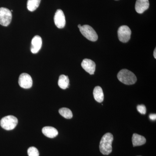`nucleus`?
<instances>
[{
    "instance_id": "obj_1",
    "label": "nucleus",
    "mask_w": 156,
    "mask_h": 156,
    "mask_svg": "<svg viewBox=\"0 0 156 156\" xmlns=\"http://www.w3.org/2000/svg\"><path fill=\"white\" fill-rule=\"evenodd\" d=\"M113 141V136L111 133H107L101 138L99 144V148L101 154L108 155L112 152V143Z\"/></svg>"
},
{
    "instance_id": "obj_2",
    "label": "nucleus",
    "mask_w": 156,
    "mask_h": 156,
    "mask_svg": "<svg viewBox=\"0 0 156 156\" xmlns=\"http://www.w3.org/2000/svg\"><path fill=\"white\" fill-rule=\"evenodd\" d=\"M117 77L120 82L126 85H133L136 83V78L134 73L127 69H123L118 73Z\"/></svg>"
},
{
    "instance_id": "obj_3",
    "label": "nucleus",
    "mask_w": 156,
    "mask_h": 156,
    "mask_svg": "<svg viewBox=\"0 0 156 156\" xmlns=\"http://www.w3.org/2000/svg\"><path fill=\"white\" fill-rule=\"evenodd\" d=\"M18 123L17 118L14 116L8 115L3 118L0 122L1 127L8 131L13 130Z\"/></svg>"
},
{
    "instance_id": "obj_4",
    "label": "nucleus",
    "mask_w": 156,
    "mask_h": 156,
    "mask_svg": "<svg viewBox=\"0 0 156 156\" xmlns=\"http://www.w3.org/2000/svg\"><path fill=\"white\" fill-rule=\"evenodd\" d=\"M79 29L81 34L89 41L95 42L98 40V36L97 33L93 28L90 26L83 25L81 26Z\"/></svg>"
},
{
    "instance_id": "obj_5",
    "label": "nucleus",
    "mask_w": 156,
    "mask_h": 156,
    "mask_svg": "<svg viewBox=\"0 0 156 156\" xmlns=\"http://www.w3.org/2000/svg\"><path fill=\"white\" fill-rule=\"evenodd\" d=\"M12 13L9 9L0 8V24L7 27L11 23L12 20Z\"/></svg>"
},
{
    "instance_id": "obj_6",
    "label": "nucleus",
    "mask_w": 156,
    "mask_h": 156,
    "mask_svg": "<svg viewBox=\"0 0 156 156\" xmlns=\"http://www.w3.org/2000/svg\"><path fill=\"white\" fill-rule=\"evenodd\" d=\"M131 29L127 26H122L118 30L119 40L123 43H127L129 41L131 38Z\"/></svg>"
},
{
    "instance_id": "obj_7",
    "label": "nucleus",
    "mask_w": 156,
    "mask_h": 156,
    "mask_svg": "<svg viewBox=\"0 0 156 156\" xmlns=\"http://www.w3.org/2000/svg\"><path fill=\"white\" fill-rule=\"evenodd\" d=\"M18 83L21 88L25 89H30L32 87V79L28 74L23 73L20 76Z\"/></svg>"
},
{
    "instance_id": "obj_8",
    "label": "nucleus",
    "mask_w": 156,
    "mask_h": 156,
    "mask_svg": "<svg viewBox=\"0 0 156 156\" xmlns=\"http://www.w3.org/2000/svg\"><path fill=\"white\" fill-rule=\"evenodd\" d=\"M55 25L58 28H63L65 26V16L62 10L58 9L56 11L54 17Z\"/></svg>"
},
{
    "instance_id": "obj_9",
    "label": "nucleus",
    "mask_w": 156,
    "mask_h": 156,
    "mask_svg": "<svg viewBox=\"0 0 156 156\" xmlns=\"http://www.w3.org/2000/svg\"><path fill=\"white\" fill-rule=\"evenodd\" d=\"M81 66L90 75L94 74L96 67L94 61L91 59L85 58L82 62Z\"/></svg>"
},
{
    "instance_id": "obj_10",
    "label": "nucleus",
    "mask_w": 156,
    "mask_h": 156,
    "mask_svg": "<svg viewBox=\"0 0 156 156\" xmlns=\"http://www.w3.org/2000/svg\"><path fill=\"white\" fill-rule=\"evenodd\" d=\"M42 40L41 37L38 35L34 37L31 41L30 50L34 54L37 53L41 48Z\"/></svg>"
},
{
    "instance_id": "obj_11",
    "label": "nucleus",
    "mask_w": 156,
    "mask_h": 156,
    "mask_svg": "<svg viewBox=\"0 0 156 156\" xmlns=\"http://www.w3.org/2000/svg\"><path fill=\"white\" fill-rule=\"evenodd\" d=\"M149 7L148 0H136L135 9L138 14H142Z\"/></svg>"
},
{
    "instance_id": "obj_12",
    "label": "nucleus",
    "mask_w": 156,
    "mask_h": 156,
    "mask_svg": "<svg viewBox=\"0 0 156 156\" xmlns=\"http://www.w3.org/2000/svg\"><path fill=\"white\" fill-rule=\"evenodd\" d=\"M42 133L45 136L50 138H54L58 134V131L56 128L50 126H47L43 128Z\"/></svg>"
},
{
    "instance_id": "obj_13",
    "label": "nucleus",
    "mask_w": 156,
    "mask_h": 156,
    "mask_svg": "<svg viewBox=\"0 0 156 156\" xmlns=\"http://www.w3.org/2000/svg\"><path fill=\"white\" fill-rule=\"evenodd\" d=\"M133 146H139L145 144L146 140L144 136L137 134H133L132 138Z\"/></svg>"
},
{
    "instance_id": "obj_14",
    "label": "nucleus",
    "mask_w": 156,
    "mask_h": 156,
    "mask_svg": "<svg viewBox=\"0 0 156 156\" xmlns=\"http://www.w3.org/2000/svg\"><path fill=\"white\" fill-rule=\"evenodd\" d=\"M93 95L95 101L99 103L102 102L104 100L103 90L101 87L97 86L94 88L93 90Z\"/></svg>"
},
{
    "instance_id": "obj_15",
    "label": "nucleus",
    "mask_w": 156,
    "mask_h": 156,
    "mask_svg": "<svg viewBox=\"0 0 156 156\" xmlns=\"http://www.w3.org/2000/svg\"><path fill=\"white\" fill-rule=\"evenodd\" d=\"M58 86L61 89H66L68 88L69 85V80L67 76L62 75L59 76L58 80Z\"/></svg>"
},
{
    "instance_id": "obj_16",
    "label": "nucleus",
    "mask_w": 156,
    "mask_h": 156,
    "mask_svg": "<svg viewBox=\"0 0 156 156\" xmlns=\"http://www.w3.org/2000/svg\"><path fill=\"white\" fill-rule=\"evenodd\" d=\"M41 0H28L27 2V8L29 11H34L39 6Z\"/></svg>"
},
{
    "instance_id": "obj_17",
    "label": "nucleus",
    "mask_w": 156,
    "mask_h": 156,
    "mask_svg": "<svg viewBox=\"0 0 156 156\" xmlns=\"http://www.w3.org/2000/svg\"><path fill=\"white\" fill-rule=\"evenodd\" d=\"M59 113L62 117L66 119H71L73 116L72 112L69 109L66 108H62L58 111Z\"/></svg>"
},
{
    "instance_id": "obj_18",
    "label": "nucleus",
    "mask_w": 156,
    "mask_h": 156,
    "mask_svg": "<svg viewBox=\"0 0 156 156\" xmlns=\"http://www.w3.org/2000/svg\"><path fill=\"white\" fill-rule=\"evenodd\" d=\"M27 154L29 156H39V152L37 148L31 147L29 148L27 150Z\"/></svg>"
},
{
    "instance_id": "obj_19",
    "label": "nucleus",
    "mask_w": 156,
    "mask_h": 156,
    "mask_svg": "<svg viewBox=\"0 0 156 156\" xmlns=\"http://www.w3.org/2000/svg\"><path fill=\"white\" fill-rule=\"evenodd\" d=\"M137 111L140 114L143 115H145L146 113V108L145 105H138L136 107Z\"/></svg>"
},
{
    "instance_id": "obj_20",
    "label": "nucleus",
    "mask_w": 156,
    "mask_h": 156,
    "mask_svg": "<svg viewBox=\"0 0 156 156\" xmlns=\"http://www.w3.org/2000/svg\"><path fill=\"white\" fill-rule=\"evenodd\" d=\"M149 118L152 121H154L156 119V115L155 114H152L150 115Z\"/></svg>"
},
{
    "instance_id": "obj_21",
    "label": "nucleus",
    "mask_w": 156,
    "mask_h": 156,
    "mask_svg": "<svg viewBox=\"0 0 156 156\" xmlns=\"http://www.w3.org/2000/svg\"><path fill=\"white\" fill-rule=\"evenodd\" d=\"M156 49H155V50H154V57L155 58H156Z\"/></svg>"
},
{
    "instance_id": "obj_22",
    "label": "nucleus",
    "mask_w": 156,
    "mask_h": 156,
    "mask_svg": "<svg viewBox=\"0 0 156 156\" xmlns=\"http://www.w3.org/2000/svg\"><path fill=\"white\" fill-rule=\"evenodd\" d=\"M81 26H82L81 25V24H79V25L78 26V28H80Z\"/></svg>"
},
{
    "instance_id": "obj_23",
    "label": "nucleus",
    "mask_w": 156,
    "mask_h": 156,
    "mask_svg": "<svg viewBox=\"0 0 156 156\" xmlns=\"http://www.w3.org/2000/svg\"><path fill=\"white\" fill-rule=\"evenodd\" d=\"M116 1H118V0H116Z\"/></svg>"
},
{
    "instance_id": "obj_24",
    "label": "nucleus",
    "mask_w": 156,
    "mask_h": 156,
    "mask_svg": "<svg viewBox=\"0 0 156 156\" xmlns=\"http://www.w3.org/2000/svg\"></svg>"
}]
</instances>
